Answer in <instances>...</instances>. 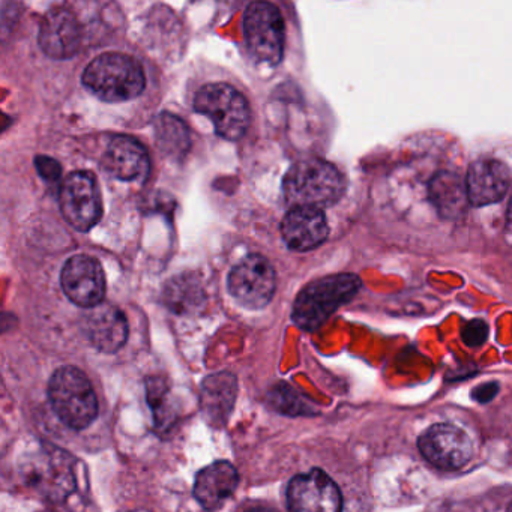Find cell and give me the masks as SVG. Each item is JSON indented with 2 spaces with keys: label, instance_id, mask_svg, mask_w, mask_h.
I'll return each instance as SVG.
<instances>
[{
  "label": "cell",
  "instance_id": "cell-1",
  "mask_svg": "<svg viewBox=\"0 0 512 512\" xmlns=\"http://www.w3.org/2000/svg\"><path fill=\"white\" fill-rule=\"evenodd\" d=\"M344 179L332 164L319 158L299 161L284 176L283 191L293 208L334 205L344 193Z\"/></svg>",
  "mask_w": 512,
  "mask_h": 512
},
{
  "label": "cell",
  "instance_id": "cell-2",
  "mask_svg": "<svg viewBox=\"0 0 512 512\" xmlns=\"http://www.w3.org/2000/svg\"><path fill=\"white\" fill-rule=\"evenodd\" d=\"M83 85L107 103H125L142 94L146 79L136 59L124 53H104L86 68Z\"/></svg>",
  "mask_w": 512,
  "mask_h": 512
},
{
  "label": "cell",
  "instance_id": "cell-3",
  "mask_svg": "<svg viewBox=\"0 0 512 512\" xmlns=\"http://www.w3.org/2000/svg\"><path fill=\"white\" fill-rule=\"evenodd\" d=\"M361 289L353 274L320 278L308 284L293 305L292 319L304 331L319 329L341 305L347 304Z\"/></svg>",
  "mask_w": 512,
  "mask_h": 512
},
{
  "label": "cell",
  "instance_id": "cell-4",
  "mask_svg": "<svg viewBox=\"0 0 512 512\" xmlns=\"http://www.w3.org/2000/svg\"><path fill=\"white\" fill-rule=\"evenodd\" d=\"M53 410L67 427L83 430L97 419L98 400L85 373L64 367L53 374L49 383Z\"/></svg>",
  "mask_w": 512,
  "mask_h": 512
},
{
  "label": "cell",
  "instance_id": "cell-5",
  "mask_svg": "<svg viewBox=\"0 0 512 512\" xmlns=\"http://www.w3.org/2000/svg\"><path fill=\"white\" fill-rule=\"evenodd\" d=\"M22 475L29 487L50 500H62L76 487L73 458L64 449L43 445L26 455Z\"/></svg>",
  "mask_w": 512,
  "mask_h": 512
},
{
  "label": "cell",
  "instance_id": "cell-6",
  "mask_svg": "<svg viewBox=\"0 0 512 512\" xmlns=\"http://www.w3.org/2000/svg\"><path fill=\"white\" fill-rule=\"evenodd\" d=\"M194 109L208 116L218 136L239 140L250 125V107L244 95L226 83L203 86L194 98Z\"/></svg>",
  "mask_w": 512,
  "mask_h": 512
},
{
  "label": "cell",
  "instance_id": "cell-7",
  "mask_svg": "<svg viewBox=\"0 0 512 512\" xmlns=\"http://www.w3.org/2000/svg\"><path fill=\"white\" fill-rule=\"evenodd\" d=\"M245 40L254 58L277 65L283 58L284 22L280 11L268 2H254L245 11Z\"/></svg>",
  "mask_w": 512,
  "mask_h": 512
},
{
  "label": "cell",
  "instance_id": "cell-8",
  "mask_svg": "<svg viewBox=\"0 0 512 512\" xmlns=\"http://www.w3.org/2000/svg\"><path fill=\"white\" fill-rule=\"evenodd\" d=\"M229 292L250 310H260L271 302L275 293V271L259 254H251L230 271Z\"/></svg>",
  "mask_w": 512,
  "mask_h": 512
},
{
  "label": "cell",
  "instance_id": "cell-9",
  "mask_svg": "<svg viewBox=\"0 0 512 512\" xmlns=\"http://www.w3.org/2000/svg\"><path fill=\"white\" fill-rule=\"evenodd\" d=\"M418 448L437 469L457 470L473 457V443L466 431L451 424H434L421 434Z\"/></svg>",
  "mask_w": 512,
  "mask_h": 512
},
{
  "label": "cell",
  "instance_id": "cell-10",
  "mask_svg": "<svg viewBox=\"0 0 512 512\" xmlns=\"http://www.w3.org/2000/svg\"><path fill=\"white\" fill-rule=\"evenodd\" d=\"M61 211L65 220L80 232H88L100 221L103 206L91 173L76 172L65 179L61 188Z\"/></svg>",
  "mask_w": 512,
  "mask_h": 512
},
{
  "label": "cell",
  "instance_id": "cell-11",
  "mask_svg": "<svg viewBox=\"0 0 512 512\" xmlns=\"http://www.w3.org/2000/svg\"><path fill=\"white\" fill-rule=\"evenodd\" d=\"M290 512H343L338 485L323 470L295 476L287 488Z\"/></svg>",
  "mask_w": 512,
  "mask_h": 512
},
{
  "label": "cell",
  "instance_id": "cell-12",
  "mask_svg": "<svg viewBox=\"0 0 512 512\" xmlns=\"http://www.w3.org/2000/svg\"><path fill=\"white\" fill-rule=\"evenodd\" d=\"M62 289L71 302L83 308L103 304L106 296V278L97 260L89 256L71 257L61 274Z\"/></svg>",
  "mask_w": 512,
  "mask_h": 512
},
{
  "label": "cell",
  "instance_id": "cell-13",
  "mask_svg": "<svg viewBox=\"0 0 512 512\" xmlns=\"http://www.w3.org/2000/svg\"><path fill=\"white\" fill-rule=\"evenodd\" d=\"M40 46L53 59L73 58L82 46V29L76 16L65 8H53L40 26Z\"/></svg>",
  "mask_w": 512,
  "mask_h": 512
},
{
  "label": "cell",
  "instance_id": "cell-14",
  "mask_svg": "<svg viewBox=\"0 0 512 512\" xmlns=\"http://www.w3.org/2000/svg\"><path fill=\"white\" fill-rule=\"evenodd\" d=\"M509 184L511 173L500 161H475L467 170V196L472 205L485 206L499 202L508 193Z\"/></svg>",
  "mask_w": 512,
  "mask_h": 512
},
{
  "label": "cell",
  "instance_id": "cell-15",
  "mask_svg": "<svg viewBox=\"0 0 512 512\" xmlns=\"http://www.w3.org/2000/svg\"><path fill=\"white\" fill-rule=\"evenodd\" d=\"M328 223L322 209L293 208L281 223V235L293 251H310L328 238Z\"/></svg>",
  "mask_w": 512,
  "mask_h": 512
},
{
  "label": "cell",
  "instance_id": "cell-16",
  "mask_svg": "<svg viewBox=\"0 0 512 512\" xmlns=\"http://www.w3.org/2000/svg\"><path fill=\"white\" fill-rule=\"evenodd\" d=\"M103 167L121 181L143 182L148 178L151 161L148 152L137 140L116 136L104 154Z\"/></svg>",
  "mask_w": 512,
  "mask_h": 512
},
{
  "label": "cell",
  "instance_id": "cell-17",
  "mask_svg": "<svg viewBox=\"0 0 512 512\" xmlns=\"http://www.w3.org/2000/svg\"><path fill=\"white\" fill-rule=\"evenodd\" d=\"M85 319L89 341L104 353H115L127 343L128 323L119 308L101 304L91 308Z\"/></svg>",
  "mask_w": 512,
  "mask_h": 512
},
{
  "label": "cell",
  "instance_id": "cell-18",
  "mask_svg": "<svg viewBox=\"0 0 512 512\" xmlns=\"http://www.w3.org/2000/svg\"><path fill=\"white\" fill-rule=\"evenodd\" d=\"M238 484L235 467L229 461H217L197 473L193 493L203 508L214 511L235 493Z\"/></svg>",
  "mask_w": 512,
  "mask_h": 512
},
{
  "label": "cell",
  "instance_id": "cell-19",
  "mask_svg": "<svg viewBox=\"0 0 512 512\" xmlns=\"http://www.w3.org/2000/svg\"><path fill=\"white\" fill-rule=\"evenodd\" d=\"M238 383L235 376L229 373H218L209 376L202 383V409L212 425L226 424L227 418L235 406Z\"/></svg>",
  "mask_w": 512,
  "mask_h": 512
},
{
  "label": "cell",
  "instance_id": "cell-20",
  "mask_svg": "<svg viewBox=\"0 0 512 512\" xmlns=\"http://www.w3.org/2000/svg\"><path fill=\"white\" fill-rule=\"evenodd\" d=\"M430 199L443 218L454 220L461 217L470 203L466 181L455 173H439L430 182Z\"/></svg>",
  "mask_w": 512,
  "mask_h": 512
},
{
  "label": "cell",
  "instance_id": "cell-21",
  "mask_svg": "<svg viewBox=\"0 0 512 512\" xmlns=\"http://www.w3.org/2000/svg\"><path fill=\"white\" fill-rule=\"evenodd\" d=\"M155 139L164 155L170 158L185 157L190 151V131L182 119L163 113L155 122Z\"/></svg>",
  "mask_w": 512,
  "mask_h": 512
},
{
  "label": "cell",
  "instance_id": "cell-22",
  "mask_svg": "<svg viewBox=\"0 0 512 512\" xmlns=\"http://www.w3.org/2000/svg\"><path fill=\"white\" fill-rule=\"evenodd\" d=\"M164 295L170 308L178 313L194 310L203 301V292L199 284L193 278L187 277H178L170 281Z\"/></svg>",
  "mask_w": 512,
  "mask_h": 512
},
{
  "label": "cell",
  "instance_id": "cell-23",
  "mask_svg": "<svg viewBox=\"0 0 512 512\" xmlns=\"http://www.w3.org/2000/svg\"><path fill=\"white\" fill-rule=\"evenodd\" d=\"M487 337L488 326L481 319L470 320L469 323L464 325L463 331H461V338H463L464 344L469 347L482 346Z\"/></svg>",
  "mask_w": 512,
  "mask_h": 512
},
{
  "label": "cell",
  "instance_id": "cell-24",
  "mask_svg": "<svg viewBox=\"0 0 512 512\" xmlns=\"http://www.w3.org/2000/svg\"><path fill=\"white\" fill-rule=\"evenodd\" d=\"M35 166H37L41 178L46 179L47 182H56L61 178V166L53 158L41 155V157L35 158Z\"/></svg>",
  "mask_w": 512,
  "mask_h": 512
},
{
  "label": "cell",
  "instance_id": "cell-25",
  "mask_svg": "<svg viewBox=\"0 0 512 512\" xmlns=\"http://www.w3.org/2000/svg\"><path fill=\"white\" fill-rule=\"evenodd\" d=\"M497 392H499V383L497 382H487L482 383V385L476 386L472 391V398L478 403L485 404L490 403L494 397H496Z\"/></svg>",
  "mask_w": 512,
  "mask_h": 512
},
{
  "label": "cell",
  "instance_id": "cell-26",
  "mask_svg": "<svg viewBox=\"0 0 512 512\" xmlns=\"http://www.w3.org/2000/svg\"><path fill=\"white\" fill-rule=\"evenodd\" d=\"M245 512H277L275 509L268 508V506H254V508L248 509Z\"/></svg>",
  "mask_w": 512,
  "mask_h": 512
},
{
  "label": "cell",
  "instance_id": "cell-27",
  "mask_svg": "<svg viewBox=\"0 0 512 512\" xmlns=\"http://www.w3.org/2000/svg\"><path fill=\"white\" fill-rule=\"evenodd\" d=\"M508 230H509V232L512 233V199H511V203H509V208H508Z\"/></svg>",
  "mask_w": 512,
  "mask_h": 512
},
{
  "label": "cell",
  "instance_id": "cell-28",
  "mask_svg": "<svg viewBox=\"0 0 512 512\" xmlns=\"http://www.w3.org/2000/svg\"><path fill=\"white\" fill-rule=\"evenodd\" d=\"M506 512H512V503H511V505L508 506V511H506Z\"/></svg>",
  "mask_w": 512,
  "mask_h": 512
},
{
  "label": "cell",
  "instance_id": "cell-29",
  "mask_svg": "<svg viewBox=\"0 0 512 512\" xmlns=\"http://www.w3.org/2000/svg\"><path fill=\"white\" fill-rule=\"evenodd\" d=\"M43 512H53V511H43Z\"/></svg>",
  "mask_w": 512,
  "mask_h": 512
}]
</instances>
